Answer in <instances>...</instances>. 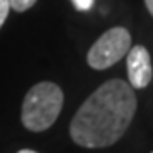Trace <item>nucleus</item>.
<instances>
[{
  "mask_svg": "<svg viewBox=\"0 0 153 153\" xmlns=\"http://www.w3.org/2000/svg\"><path fill=\"white\" fill-rule=\"evenodd\" d=\"M136 112L129 83L114 78L102 83L80 105L70 124L71 140L83 148H105L126 133Z\"/></svg>",
  "mask_w": 153,
  "mask_h": 153,
  "instance_id": "1",
  "label": "nucleus"
},
{
  "mask_svg": "<svg viewBox=\"0 0 153 153\" xmlns=\"http://www.w3.org/2000/svg\"><path fill=\"white\" fill-rule=\"evenodd\" d=\"M63 107V92L53 82L34 85L24 97L21 119L24 128L39 133L53 126Z\"/></svg>",
  "mask_w": 153,
  "mask_h": 153,
  "instance_id": "2",
  "label": "nucleus"
},
{
  "mask_svg": "<svg viewBox=\"0 0 153 153\" xmlns=\"http://www.w3.org/2000/svg\"><path fill=\"white\" fill-rule=\"evenodd\" d=\"M129 49H131V36L128 29L117 26L105 31L92 44V48L88 49L87 61L94 70H105L123 60Z\"/></svg>",
  "mask_w": 153,
  "mask_h": 153,
  "instance_id": "3",
  "label": "nucleus"
},
{
  "mask_svg": "<svg viewBox=\"0 0 153 153\" xmlns=\"http://www.w3.org/2000/svg\"><path fill=\"white\" fill-rule=\"evenodd\" d=\"M128 78L133 88H145L152 82L153 70L150 53L145 46H134L128 51Z\"/></svg>",
  "mask_w": 153,
  "mask_h": 153,
  "instance_id": "4",
  "label": "nucleus"
},
{
  "mask_svg": "<svg viewBox=\"0 0 153 153\" xmlns=\"http://www.w3.org/2000/svg\"><path fill=\"white\" fill-rule=\"evenodd\" d=\"M36 2H38V0H9L10 9H14L16 12H26L27 9H31Z\"/></svg>",
  "mask_w": 153,
  "mask_h": 153,
  "instance_id": "5",
  "label": "nucleus"
},
{
  "mask_svg": "<svg viewBox=\"0 0 153 153\" xmlns=\"http://www.w3.org/2000/svg\"><path fill=\"white\" fill-rule=\"evenodd\" d=\"M9 10H10V4L9 0H0V27L4 26L7 16H9Z\"/></svg>",
  "mask_w": 153,
  "mask_h": 153,
  "instance_id": "6",
  "label": "nucleus"
},
{
  "mask_svg": "<svg viewBox=\"0 0 153 153\" xmlns=\"http://www.w3.org/2000/svg\"><path fill=\"white\" fill-rule=\"evenodd\" d=\"M71 4L75 5L76 10H90L94 5V0H71Z\"/></svg>",
  "mask_w": 153,
  "mask_h": 153,
  "instance_id": "7",
  "label": "nucleus"
},
{
  "mask_svg": "<svg viewBox=\"0 0 153 153\" xmlns=\"http://www.w3.org/2000/svg\"><path fill=\"white\" fill-rule=\"evenodd\" d=\"M145 4H146V9H148V12L153 16V0H145Z\"/></svg>",
  "mask_w": 153,
  "mask_h": 153,
  "instance_id": "8",
  "label": "nucleus"
},
{
  "mask_svg": "<svg viewBox=\"0 0 153 153\" xmlns=\"http://www.w3.org/2000/svg\"><path fill=\"white\" fill-rule=\"evenodd\" d=\"M17 153H38V152H34V150H29V148H24V150H19Z\"/></svg>",
  "mask_w": 153,
  "mask_h": 153,
  "instance_id": "9",
  "label": "nucleus"
},
{
  "mask_svg": "<svg viewBox=\"0 0 153 153\" xmlns=\"http://www.w3.org/2000/svg\"><path fill=\"white\" fill-rule=\"evenodd\" d=\"M152 153H153V152H152Z\"/></svg>",
  "mask_w": 153,
  "mask_h": 153,
  "instance_id": "10",
  "label": "nucleus"
}]
</instances>
